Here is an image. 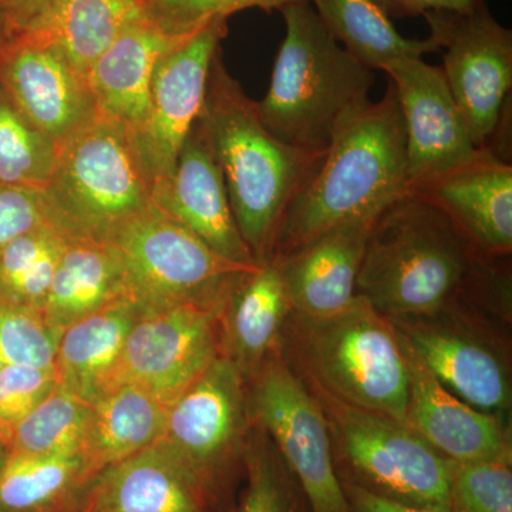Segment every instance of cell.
Here are the masks:
<instances>
[{
	"instance_id": "obj_38",
	"label": "cell",
	"mask_w": 512,
	"mask_h": 512,
	"mask_svg": "<svg viewBox=\"0 0 512 512\" xmlns=\"http://www.w3.org/2000/svg\"><path fill=\"white\" fill-rule=\"evenodd\" d=\"M53 227L39 188L0 183V252L37 229Z\"/></svg>"
},
{
	"instance_id": "obj_25",
	"label": "cell",
	"mask_w": 512,
	"mask_h": 512,
	"mask_svg": "<svg viewBox=\"0 0 512 512\" xmlns=\"http://www.w3.org/2000/svg\"><path fill=\"white\" fill-rule=\"evenodd\" d=\"M127 296L126 269L116 247L69 237L40 313L60 333L74 320Z\"/></svg>"
},
{
	"instance_id": "obj_39",
	"label": "cell",
	"mask_w": 512,
	"mask_h": 512,
	"mask_svg": "<svg viewBox=\"0 0 512 512\" xmlns=\"http://www.w3.org/2000/svg\"><path fill=\"white\" fill-rule=\"evenodd\" d=\"M376 2L390 19L424 16L431 12L468 13L485 5V0H376Z\"/></svg>"
},
{
	"instance_id": "obj_42",
	"label": "cell",
	"mask_w": 512,
	"mask_h": 512,
	"mask_svg": "<svg viewBox=\"0 0 512 512\" xmlns=\"http://www.w3.org/2000/svg\"><path fill=\"white\" fill-rule=\"evenodd\" d=\"M12 28H10L8 19H6L5 13L0 10V50H2L3 45H5L6 40L9 39V36L12 35Z\"/></svg>"
},
{
	"instance_id": "obj_3",
	"label": "cell",
	"mask_w": 512,
	"mask_h": 512,
	"mask_svg": "<svg viewBox=\"0 0 512 512\" xmlns=\"http://www.w3.org/2000/svg\"><path fill=\"white\" fill-rule=\"evenodd\" d=\"M281 12L286 35L268 92L256 101L259 116L288 146L325 153L340 128L369 106L375 70L336 42L311 3L293 0Z\"/></svg>"
},
{
	"instance_id": "obj_40",
	"label": "cell",
	"mask_w": 512,
	"mask_h": 512,
	"mask_svg": "<svg viewBox=\"0 0 512 512\" xmlns=\"http://www.w3.org/2000/svg\"><path fill=\"white\" fill-rule=\"evenodd\" d=\"M350 500L356 512H451L426 505L403 503L362 487L350 488Z\"/></svg>"
},
{
	"instance_id": "obj_22",
	"label": "cell",
	"mask_w": 512,
	"mask_h": 512,
	"mask_svg": "<svg viewBox=\"0 0 512 512\" xmlns=\"http://www.w3.org/2000/svg\"><path fill=\"white\" fill-rule=\"evenodd\" d=\"M188 36L168 35L147 19L124 30L87 73L99 114L134 136L146 120L158 62Z\"/></svg>"
},
{
	"instance_id": "obj_6",
	"label": "cell",
	"mask_w": 512,
	"mask_h": 512,
	"mask_svg": "<svg viewBox=\"0 0 512 512\" xmlns=\"http://www.w3.org/2000/svg\"><path fill=\"white\" fill-rule=\"evenodd\" d=\"M53 227L69 237L110 242L153 204L133 133L99 114L63 143L43 188Z\"/></svg>"
},
{
	"instance_id": "obj_5",
	"label": "cell",
	"mask_w": 512,
	"mask_h": 512,
	"mask_svg": "<svg viewBox=\"0 0 512 512\" xmlns=\"http://www.w3.org/2000/svg\"><path fill=\"white\" fill-rule=\"evenodd\" d=\"M292 313V349L318 392L407 426L409 366L392 320L360 296L333 315Z\"/></svg>"
},
{
	"instance_id": "obj_28",
	"label": "cell",
	"mask_w": 512,
	"mask_h": 512,
	"mask_svg": "<svg viewBox=\"0 0 512 512\" xmlns=\"http://www.w3.org/2000/svg\"><path fill=\"white\" fill-rule=\"evenodd\" d=\"M97 476L80 454L37 457L0 448V512H84Z\"/></svg>"
},
{
	"instance_id": "obj_27",
	"label": "cell",
	"mask_w": 512,
	"mask_h": 512,
	"mask_svg": "<svg viewBox=\"0 0 512 512\" xmlns=\"http://www.w3.org/2000/svg\"><path fill=\"white\" fill-rule=\"evenodd\" d=\"M168 406L133 384H119L90 403L80 456L96 476L163 437Z\"/></svg>"
},
{
	"instance_id": "obj_9",
	"label": "cell",
	"mask_w": 512,
	"mask_h": 512,
	"mask_svg": "<svg viewBox=\"0 0 512 512\" xmlns=\"http://www.w3.org/2000/svg\"><path fill=\"white\" fill-rule=\"evenodd\" d=\"M316 393L330 437L338 441L350 466L376 488L370 491L403 503L451 511L454 461L406 424Z\"/></svg>"
},
{
	"instance_id": "obj_7",
	"label": "cell",
	"mask_w": 512,
	"mask_h": 512,
	"mask_svg": "<svg viewBox=\"0 0 512 512\" xmlns=\"http://www.w3.org/2000/svg\"><path fill=\"white\" fill-rule=\"evenodd\" d=\"M110 244L123 261L130 295L144 308L178 303L224 308L239 281L261 265L217 254L154 202Z\"/></svg>"
},
{
	"instance_id": "obj_2",
	"label": "cell",
	"mask_w": 512,
	"mask_h": 512,
	"mask_svg": "<svg viewBox=\"0 0 512 512\" xmlns=\"http://www.w3.org/2000/svg\"><path fill=\"white\" fill-rule=\"evenodd\" d=\"M407 192L406 133L393 84L345 124L322 164L286 214L274 258L291 254L329 229L379 218Z\"/></svg>"
},
{
	"instance_id": "obj_35",
	"label": "cell",
	"mask_w": 512,
	"mask_h": 512,
	"mask_svg": "<svg viewBox=\"0 0 512 512\" xmlns=\"http://www.w3.org/2000/svg\"><path fill=\"white\" fill-rule=\"evenodd\" d=\"M293 0H141L147 20L168 35H192L245 9L281 10Z\"/></svg>"
},
{
	"instance_id": "obj_30",
	"label": "cell",
	"mask_w": 512,
	"mask_h": 512,
	"mask_svg": "<svg viewBox=\"0 0 512 512\" xmlns=\"http://www.w3.org/2000/svg\"><path fill=\"white\" fill-rule=\"evenodd\" d=\"M90 403L59 384L10 433L3 450L25 456L80 454Z\"/></svg>"
},
{
	"instance_id": "obj_16",
	"label": "cell",
	"mask_w": 512,
	"mask_h": 512,
	"mask_svg": "<svg viewBox=\"0 0 512 512\" xmlns=\"http://www.w3.org/2000/svg\"><path fill=\"white\" fill-rule=\"evenodd\" d=\"M153 202L229 261L259 265L239 232L220 165L200 117L178 154L173 174L153 185Z\"/></svg>"
},
{
	"instance_id": "obj_24",
	"label": "cell",
	"mask_w": 512,
	"mask_h": 512,
	"mask_svg": "<svg viewBox=\"0 0 512 512\" xmlns=\"http://www.w3.org/2000/svg\"><path fill=\"white\" fill-rule=\"evenodd\" d=\"M292 313L281 265L269 259L235 286L222 311V349L242 373H254L274 352Z\"/></svg>"
},
{
	"instance_id": "obj_11",
	"label": "cell",
	"mask_w": 512,
	"mask_h": 512,
	"mask_svg": "<svg viewBox=\"0 0 512 512\" xmlns=\"http://www.w3.org/2000/svg\"><path fill=\"white\" fill-rule=\"evenodd\" d=\"M222 311L192 303L144 308L106 390L133 384L170 407L224 353Z\"/></svg>"
},
{
	"instance_id": "obj_15",
	"label": "cell",
	"mask_w": 512,
	"mask_h": 512,
	"mask_svg": "<svg viewBox=\"0 0 512 512\" xmlns=\"http://www.w3.org/2000/svg\"><path fill=\"white\" fill-rule=\"evenodd\" d=\"M0 84L57 146L99 116L89 83L52 46L12 32L0 50Z\"/></svg>"
},
{
	"instance_id": "obj_13",
	"label": "cell",
	"mask_w": 512,
	"mask_h": 512,
	"mask_svg": "<svg viewBox=\"0 0 512 512\" xmlns=\"http://www.w3.org/2000/svg\"><path fill=\"white\" fill-rule=\"evenodd\" d=\"M384 73L396 90L406 133L407 191L480 157L441 66L421 57L390 63Z\"/></svg>"
},
{
	"instance_id": "obj_1",
	"label": "cell",
	"mask_w": 512,
	"mask_h": 512,
	"mask_svg": "<svg viewBox=\"0 0 512 512\" xmlns=\"http://www.w3.org/2000/svg\"><path fill=\"white\" fill-rule=\"evenodd\" d=\"M200 119L220 165L239 232L258 264L272 259L289 208L325 153L288 146L265 127L258 104L215 55Z\"/></svg>"
},
{
	"instance_id": "obj_37",
	"label": "cell",
	"mask_w": 512,
	"mask_h": 512,
	"mask_svg": "<svg viewBox=\"0 0 512 512\" xmlns=\"http://www.w3.org/2000/svg\"><path fill=\"white\" fill-rule=\"evenodd\" d=\"M248 487L237 512H292L271 448L254 441L247 453Z\"/></svg>"
},
{
	"instance_id": "obj_31",
	"label": "cell",
	"mask_w": 512,
	"mask_h": 512,
	"mask_svg": "<svg viewBox=\"0 0 512 512\" xmlns=\"http://www.w3.org/2000/svg\"><path fill=\"white\" fill-rule=\"evenodd\" d=\"M69 235L37 229L0 252V298L40 311Z\"/></svg>"
},
{
	"instance_id": "obj_44",
	"label": "cell",
	"mask_w": 512,
	"mask_h": 512,
	"mask_svg": "<svg viewBox=\"0 0 512 512\" xmlns=\"http://www.w3.org/2000/svg\"><path fill=\"white\" fill-rule=\"evenodd\" d=\"M0 448H2V444H0Z\"/></svg>"
},
{
	"instance_id": "obj_41",
	"label": "cell",
	"mask_w": 512,
	"mask_h": 512,
	"mask_svg": "<svg viewBox=\"0 0 512 512\" xmlns=\"http://www.w3.org/2000/svg\"><path fill=\"white\" fill-rule=\"evenodd\" d=\"M52 0H9L2 10L13 32L22 30L46 8Z\"/></svg>"
},
{
	"instance_id": "obj_12",
	"label": "cell",
	"mask_w": 512,
	"mask_h": 512,
	"mask_svg": "<svg viewBox=\"0 0 512 512\" xmlns=\"http://www.w3.org/2000/svg\"><path fill=\"white\" fill-rule=\"evenodd\" d=\"M225 22L217 20L192 33L157 64L146 120L134 134L153 185L173 174L184 141L200 117L211 63L227 33Z\"/></svg>"
},
{
	"instance_id": "obj_20",
	"label": "cell",
	"mask_w": 512,
	"mask_h": 512,
	"mask_svg": "<svg viewBox=\"0 0 512 512\" xmlns=\"http://www.w3.org/2000/svg\"><path fill=\"white\" fill-rule=\"evenodd\" d=\"M403 350L409 366L407 426L454 463L511 460L510 441L497 414L461 400Z\"/></svg>"
},
{
	"instance_id": "obj_43",
	"label": "cell",
	"mask_w": 512,
	"mask_h": 512,
	"mask_svg": "<svg viewBox=\"0 0 512 512\" xmlns=\"http://www.w3.org/2000/svg\"><path fill=\"white\" fill-rule=\"evenodd\" d=\"M9 0H0V10H3L6 8V5H8Z\"/></svg>"
},
{
	"instance_id": "obj_23",
	"label": "cell",
	"mask_w": 512,
	"mask_h": 512,
	"mask_svg": "<svg viewBox=\"0 0 512 512\" xmlns=\"http://www.w3.org/2000/svg\"><path fill=\"white\" fill-rule=\"evenodd\" d=\"M144 306L127 296L74 320L59 333L57 384L92 403L107 389L124 343Z\"/></svg>"
},
{
	"instance_id": "obj_10",
	"label": "cell",
	"mask_w": 512,
	"mask_h": 512,
	"mask_svg": "<svg viewBox=\"0 0 512 512\" xmlns=\"http://www.w3.org/2000/svg\"><path fill=\"white\" fill-rule=\"evenodd\" d=\"M248 403L301 483L313 512H349L333 464L328 420L284 357L268 356L255 370Z\"/></svg>"
},
{
	"instance_id": "obj_34",
	"label": "cell",
	"mask_w": 512,
	"mask_h": 512,
	"mask_svg": "<svg viewBox=\"0 0 512 512\" xmlns=\"http://www.w3.org/2000/svg\"><path fill=\"white\" fill-rule=\"evenodd\" d=\"M453 512H512L511 460L454 463Z\"/></svg>"
},
{
	"instance_id": "obj_26",
	"label": "cell",
	"mask_w": 512,
	"mask_h": 512,
	"mask_svg": "<svg viewBox=\"0 0 512 512\" xmlns=\"http://www.w3.org/2000/svg\"><path fill=\"white\" fill-rule=\"evenodd\" d=\"M144 19L141 0H52L18 32L52 46L87 80L111 43Z\"/></svg>"
},
{
	"instance_id": "obj_32",
	"label": "cell",
	"mask_w": 512,
	"mask_h": 512,
	"mask_svg": "<svg viewBox=\"0 0 512 512\" xmlns=\"http://www.w3.org/2000/svg\"><path fill=\"white\" fill-rule=\"evenodd\" d=\"M59 148L0 84V183L43 190L55 170Z\"/></svg>"
},
{
	"instance_id": "obj_21",
	"label": "cell",
	"mask_w": 512,
	"mask_h": 512,
	"mask_svg": "<svg viewBox=\"0 0 512 512\" xmlns=\"http://www.w3.org/2000/svg\"><path fill=\"white\" fill-rule=\"evenodd\" d=\"M376 221L339 225L291 254L274 258L281 265L292 312L318 318L352 305L367 239Z\"/></svg>"
},
{
	"instance_id": "obj_36",
	"label": "cell",
	"mask_w": 512,
	"mask_h": 512,
	"mask_svg": "<svg viewBox=\"0 0 512 512\" xmlns=\"http://www.w3.org/2000/svg\"><path fill=\"white\" fill-rule=\"evenodd\" d=\"M57 386L55 370L29 366L0 367V444L26 414Z\"/></svg>"
},
{
	"instance_id": "obj_29",
	"label": "cell",
	"mask_w": 512,
	"mask_h": 512,
	"mask_svg": "<svg viewBox=\"0 0 512 512\" xmlns=\"http://www.w3.org/2000/svg\"><path fill=\"white\" fill-rule=\"evenodd\" d=\"M336 42L372 70L404 57L440 52L436 40L409 39L394 28L376 0H306Z\"/></svg>"
},
{
	"instance_id": "obj_4",
	"label": "cell",
	"mask_w": 512,
	"mask_h": 512,
	"mask_svg": "<svg viewBox=\"0 0 512 512\" xmlns=\"http://www.w3.org/2000/svg\"><path fill=\"white\" fill-rule=\"evenodd\" d=\"M481 256L439 210L406 192L373 225L356 296L389 319L430 318L473 278Z\"/></svg>"
},
{
	"instance_id": "obj_18",
	"label": "cell",
	"mask_w": 512,
	"mask_h": 512,
	"mask_svg": "<svg viewBox=\"0 0 512 512\" xmlns=\"http://www.w3.org/2000/svg\"><path fill=\"white\" fill-rule=\"evenodd\" d=\"M211 490L160 439L101 471L84 512H208Z\"/></svg>"
},
{
	"instance_id": "obj_14",
	"label": "cell",
	"mask_w": 512,
	"mask_h": 512,
	"mask_svg": "<svg viewBox=\"0 0 512 512\" xmlns=\"http://www.w3.org/2000/svg\"><path fill=\"white\" fill-rule=\"evenodd\" d=\"M244 373L221 353L170 407L163 439L210 487L248 427Z\"/></svg>"
},
{
	"instance_id": "obj_19",
	"label": "cell",
	"mask_w": 512,
	"mask_h": 512,
	"mask_svg": "<svg viewBox=\"0 0 512 512\" xmlns=\"http://www.w3.org/2000/svg\"><path fill=\"white\" fill-rule=\"evenodd\" d=\"M390 320L403 348L451 393L485 413L510 407L507 367L487 343L420 318Z\"/></svg>"
},
{
	"instance_id": "obj_8",
	"label": "cell",
	"mask_w": 512,
	"mask_h": 512,
	"mask_svg": "<svg viewBox=\"0 0 512 512\" xmlns=\"http://www.w3.org/2000/svg\"><path fill=\"white\" fill-rule=\"evenodd\" d=\"M443 53L444 77L471 140L511 161L512 32L487 6L424 15Z\"/></svg>"
},
{
	"instance_id": "obj_33",
	"label": "cell",
	"mask_w": 512,
	"mask_h": 512,
	"mask_svg": "<svg viewBox=\"0 0 512 512\" xmlns=\"http://www.w3.org/2000/svg\"><path fill=\"white\" fill-rule=\"evenodd\" d=\"M57 340L40 311L0 298V367L55 370Z\"/></svg>"
},
{
	"instance_id": "obj_17",
	"label": "cell",
	"mask_w": 512,
	"mask_h": 512,
	"mask_svg": "<svg viewBox=\"0 0 512 512\" xmlns=\"http://www.w3.org/2000/svg\"><path fill=\"white\" fill-rule=\"evenodd\" d=\"M407 194L439 210L480 254H510L511 161L484 151L476 160L424 181Z\"/></svg>"
}]
</instances>
